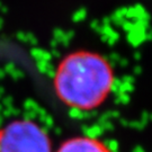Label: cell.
I'll list each match as a JSON object with an SVG mask.
<instances>
[{"instance_id":"cell-1","label":"cell","mask_w":152,"mask_h":152,"mask_svg":"<svg viewBox=\"0 0 152 152\" xmlns=\"http://www.w3.org/2000/svg\"><path fill=\"white\" fill-rule=\"evenodd\" d=\"M114 85V72L100 54L77 51L66 55L56 69L54 89L66 106L90 110L100 106Z\"/></svg>"},{"instance_id":"cell-3","label":"cell","mask_w":152,"mask_h":152,"mask_svg":"<svg viewBox=\"0 0 152 152\" xmlns=\"http://www.w3.org/2000/svg\"><path fill=\"white\" fill-rule=\"evenodd\" d=\"M56 152H112L100 140L89 136H78L66 140Z\"/></svg>"},{"instance_id":"cell-2","label":"cell","mask_w":152,"mask_h":152,"mask_svg":"<svg viewBox=\"0 0 152 152\" xmlns=\"http://www.w3.org/2000/svg\"><path fill=\"white\" fill-rule=\"evenodd\" d=\"M0 152H52V145L39 125L19 120L0 130Z\"/></svg>"}]
</instances>
